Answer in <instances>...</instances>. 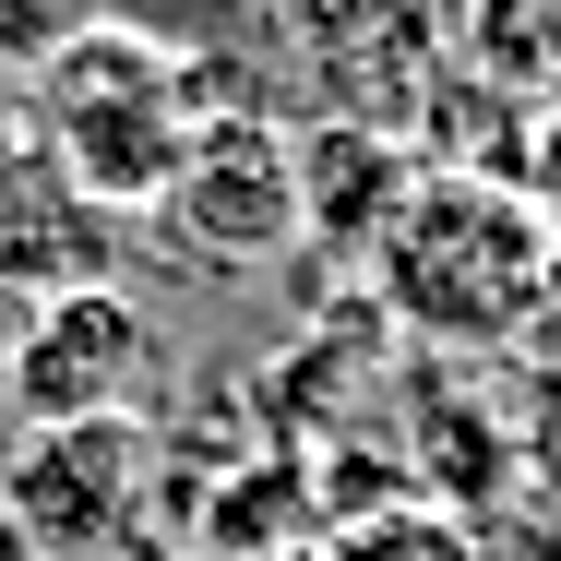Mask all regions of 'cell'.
Returning <instances> with one entry per match:
<instances>
[{"label": "cell", "mask_w": 561, "mask_h": 561, "mask_svg": "<svg viewBox=\"0 0 561 561\" xmlns=\"http://www.w3.org/2000/svg\"><path fill=\"white\" fill-rule=\"evenodd\" d=\"M36 72H48V84H36V144H48V168H60L96 216L156 204V192H168V168H180V144L204 131L192 72H180L144 24H119V12L72 24Z\"/></svg>", "instance_id": "cell-1"}, {"label": "cell", "mask_w": 561, "mask_h": 561, "mask_svg": "<svg viewBox=\"0 0 561 561\" xmlns=\"http://www.w3.org/2000/svg\"><path fill=\"white\" fill-rule=\"evenodd\" d=\"M156 502V431L144 419H48L0 454V538L36 561H119Z\"/></svg>", "instance_id": "cell-2"}, {"label": "cell", "mask_w": 561, "mask_h": 561, "mask_svg": "<svg viewBox=\"0 0 561 561\" xmlns=\"http://www.w3.org/2000/svg\"><path fill=\"white\" fill-rule=\"evenodd\" d=\"M156 370H168L156 311L131 287H108V275H84V287H48L12 323V346H0V407L24 431H48V419H144Z\"/></svg>", "instance_id": "cell-3"}, {"label": "cell", "mask_w": 561, "mask_h": 561, "mask_svg": "<svg viewBox=\"0 0 561 561\" xmlns=\"http://www.w3.org/2000/svg\"><path fill=\"white\" fill-rule=\"evenodd\" d=\"M144 216L204 275H263L275 251H299V144H275L251 108H204V131L180 144V168Z\"/></svg>", "instance_id": "cell-4"}, {"label": "cell", "mask_w": 561, "mask_h": 561, "mask_svg": "<svg viewBox=\"0 0 561 561\" xmlns=\"http://www.w3.org/2000/svg\"><path fill=\"white\" fill-rule=\"evenodd\" d=\"M335 561H466V538H454V526H431V514H394V526L346 538Z\"/></svg>", "instance_id": "cell-5"}, {"label": "cell", "mask_w": 561, "mask_h": 561, "mask_svg": "<svg viewBox=\"0 0 561 561\" xmlns=\"http://www.w3.org/2000/svg\"><path fill=\"white\" fill-rule=\"evenodd\" d=\"M0 561H36V550H24V538H0Z\"/></svg>", "instance_id": "cell-6"}]
</instances>
